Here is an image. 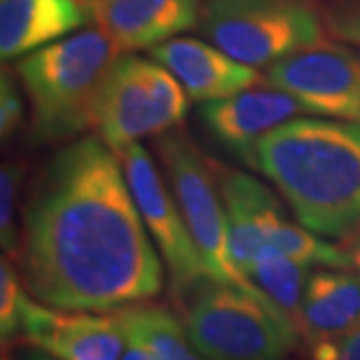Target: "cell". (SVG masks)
<instances>
[{
	"label": "cell",
	"mask_w": 360,
	"mask_h": 360,
	"mask_svg": "<svg viewBox=\"0 0 360 360\" xmlns=\"http://www.w3.org/2000/svg\"><path fill=\"white\" fill-rule=\"evenodd\" d=\"M11 260L32 298L52 309L110 312L165 286L120 156L98 136L66 142L40 170Z\"/></svg>",
	"instance_id": "1"
},
{
	"label": "cell",
	"mask_w": 360,
	"mask_h": 360,
	"mask_svg": "<svg viewBox=\"0 0 360 360\" xmlns=\"http://www.w3.org/2000/svg\"><path fill=\"white\" fill-rule=\"evenodd\" d=\"M248 167L283 194L292 214L322 238L360 226V124L292 118L258 142Z\"/></svg>",
	"instance_id": "2"
},
{
	"label": "cell",
	"mask_w": 360,
	"mask_h": 360,
	"mask_svg": "<svg viewBox=\"0 0 360 360\" xmlns=\"http://www.w3.org/2000/svg\"><path fill=\"white\" fill-rule=\"evenodd\" d=\"M120 52L104 30L90 28L16 63V75L30 104L34 141L70 142L92 127L96 98Z\"/></svg>",
	"instance_id": "3"
},
{
	"label": "cell",
	"mask_w": 360,
	"mask_h": 360,
	"mask_svg": "<svg viewBox=\"0 0 360 360\" xmlns=\"http://www.w3.org/2000/svg\"><path fill=\"white\" fill-rule=\"evenodd\" d=\"M182 322L206 360H286L298 342L292 322L269 302L212 278L186 296Z\"/></svg>",
	"instance_id": "4"
},
{
	"label": "cell",
	"mask_w": 360,
	"mask_h": 360,
	"mask_svg": "<svg viewBox=\"0 0 360 360\" xmlns=\"http://www.w3.org/2000/svg\"><path fill=\"white\" fill-rule=\"evenodd\" d=\"M198 30L243 65H276L324 42L319 0H205Z\"/></svg>",
	"instance_id": "5"
},
{
	"label": "cell",
	"mask_w": 360,
	"mask_h": 360,
	"mask_svg": "<svg viewBox=\"0 0 360 360\" xmlns=\"http://www.w3.org/2000/svg\"><path fill=\"white\" fill-rule=\"evenodd\" d=\"M188 112V94L176 77L155 58L120 54L94 104L96 136L115 150L146 136L176 130Z\"/></svg>",
	"instance_id": "6"
},
{
	"label": "cell",
	"mask_w": 360,
	"mask_h": 360,
	"mask_svg": "<svg viewBox=\"0 0 360 360\" xmlns=\"http://www.w3.org/2000/svg\"><path fill=\"white\" fill-rule=\"evenodd\" d=\"M156 155L162 165L168 188L172 191L198 255L205 262L208 278L240 286L250 295L262 298L232 258L222 194L196 146L182 132L172 130L156 139Z\"/></svg>",
	"instance_id": "7"
},
{
	"label": "cell",
	"mask_w": 360,
	"mask_h": 360,
	"mask_svg": "<svg viewBox=\"0 0 360 360\" xmlns=\"http://www.w3.org/2000/svg\"><path fill=\"white\" fill-rule=\"evenodd\" d=\"M118 156L144 226L167 266L170 290L176 298H186L208 274L172 191L141 142Z\"/></svg>",
	"instance_id": "8"
},
{
	"label": "cell",
	"mask_w": 360,
	"mask_h": 360,
	"mask_svg": "<svg viewBox=\"0 0 360 360\" xmlns=\"http://www.w3.org/2000/svg\"><path fill=\"white\" fill-rule=\"evenodd\" d=\"M264 84L292 94L307 112L360 124V51L321 42L269 66Z\"/></svg>",
	"instance_id": "9"
},
{
	"label": "cell",
	"mask_w": 360,
	"mask_h": 360,
	"mask_svg": "<svg viewBox=\"0 0 360 360\" xmlns=\"http://www.w3.org/2000/svg\"><path fill=\"white\" fill-rule=\"evenodd\" d=\"M22 336L56 360H120L127 335L116 314L52 309L28 298Z\"/></svg>",
	"instance_id": "10"
},
{
	"label": "cell",
	"mask_w": 360,
	"mask_h": 360,
	"mask_svg": "<svg viewBox=\"0 0 360 360\" xmlns=\"http://www.w3.org/2000/svg\"><path fill=\"white\" fill-rule=\"evenodd\" d=\"M302 112H307V108L292 94L270 84L266 89L252 86L200 106L206 130L246 165L258 142L269 132Z\"/></svg>",
	"instance_id": "11"
},
{
	"label": "cell",
	"mask_w": 360,
	"mask_h": 360,
	"mask_svg": "<svg viewBox=\"0 0 360 360\" xmlns=\"http://www.w3.org/2000/svg\"><path fill=\"white\" fill-rule=\"evenodd\" d=\"M150 58L172 72L196 103L232 96L264 82L258 68L234 60L208 40L176 37L150 49Z\"/></svg>",
	"instance_id": "12"
},
{
	"label": "cell",
	"mask_w": 360,
	"mask_h": 360,
	"mask_svg": "<svg viewBox=\"0 0 360 360\" xmlns=\"http://www.w3.org/2000/svg\"><path fill=\"white\" fill-rule=\"evenodd\" d=\"M94 22L120 51L155 49L193 28L198 0H92Z\"/></svg>",
	"instance_id": "13"
},
{
	"label": "cell",
	"mask_w": 360,
	"mask_h": 360,
	"mask_svg": "<svg viewBox=\"0 0 360 360\" xmlns=\"http://www.w3.org/2000/svg\"><path fill=\"white\" fill-rule=\"evenodd\" d=\"M94 20L92 0H0L2 60L22 58Z\"/></svg>",
	"instance_id": "14"
},
{
	"label": "cell",
	"mask_w": 360,
	"mask_h": 360,
	"mask_svg": "<svg viewBox=\"0 0 360 360\" xmlns=\"http://www.w3.org/2000/svg\"><path fill=\"white\" fill-rule=\"evenodd\" d=\"M219 188L229 222L232 258L245 274L257 255L270 248L274 232L281 229L286 217L278 198L250 174L226 170Z\"/></svg>",
	"instance_id": "15"
},
{
	"label": "cell",
	"mask_w": 360,
	"mask_h": 360,
	"mask_svg": "<svg viewBox=\"0 0 360 360\" xmlns=\"http://www.w3.org/2000/svg\"><path fill=\"white\" fill-rule=\"evenodd\" d=\"M360 326V274L321 269L310 274L298 314V336L314 348L342 340Z\"/></svg>",
	"instance_id": "16"
},
{
	"label": "cell",
	"mask_w": 360,
	"mask_h": 360,
	"mask_svg": "<svg viewBox=\"0 0 360 360\" xmlns=\"http://www.w3.org/2000/svg\"><path fill=\"white\" fill-rule=\"evenodd\" d=\"M310 270L312 266L309 264L274 248H266L246 266L245 276L258 295L296 328L304 290L312 274Z\"/></svg>",
	"instance_id": "17"
},
{
	"label": "cell",
	"mask_w": 360,
	"mask_h": 360,
	"mask_svg": "<svg viewBox=\"0 0 360 360\" xmlns=\"http://www.w3.org/2000/svg\"><path fill=\"white\" fill-rule=\"evenodd\" d=\"M124 330H130L155 350L160 360H206L174 312L156 304H134L115 312Z\"/></svg>",
	"instance_id": "18"
},
{
	"label": "cell",
	"mask_w": 360,
	"mask_h": 360,
	"mask_svg": "<svg viewBox=\"0 0 360 360\" xmlns=\"http://www.w3.org/2000/svg\"><path fill=\"white\" fill-rule=\"evenodd\" d=\"M25 186V165L18 160H6L0 170V245L8 258L16 257L20 246L18 212Z\"/></svg>",
	"instance_id": "19"
},
{
	"label": "cell",
	"mask_w": 360,
	"mask_h": 360,
	"mask_svg": "<svg viewBox=\"0 0 360 360\" xmlns=\"http://www.w3.org/2000/svg\"><path fill=\"white\" fill-rule=\"evenodd\" d=\"M30 296L26 295L22 276L11 258L0 260V336L13 340L22 335V319Z\"/></svg>",
	"instance_id": "20"
},
{
	"label": "cell",
	"mask_w": 360,
	"mask_h": 360,
	"mask_svg": "<svg viewBox=\"0 0 360 360\" xmlns=\"http://www.w3.org/2000/svg\"><path fill=\"white\" fill-rule=\"evenodd\" d=\"M25 118V98L13 75L6 70L0 77V136L2 141L13 139Z\"/></svg>",
	"instance_id": "21"
},
{
	"label": "cell",
	"mask_w": 360,
	"mask_h": 360,
	"mask_svg": "<svg viewBox=\"0 0 360 360\" xmlns=\"http://www.w3.org/2000/svg\"><path fill=\"white\" fill-rule=\"evenodd\" d=\"M326 22L333 37L360 51V2L338 4L326 14Z\"/></svg>",
	"instance_id": "22"
},
{
	"label": "cell",
	"mask_w": 360,
	"mask_h": 360,
	"mask_svg": "<svg viewBox=\"0 0 360 360\" xmlns=\"http://www.w3.org/2000/svg\"><path fill=\"white\" fill-rule=\"evenodd\" d=\"M312 360H360V326L342 340L310 348Z\"/></svg>",
	"instance_id": "23"
},
{
	"label": "cell",
	"mask_w": 360,
	"mask_h": 360,
	"mask_svg": "<svg viewBox=\"0 0 360 360\" xmlns=\"http://www.w3.org/2000/svg\"><path fill=\"white\" fill-rule=\"evenodd\" d=\"M124 335H127V347H124L120 360H160L158 354L142 340L141 336H136L130 330H124Z\"/></svg>",
	"instance_id": "24"
},
{
	"label": "cell",
	"mask_w": 360,
	"mask_h": 360,
	"mask_svg": "<svg viewBox=\"0 0 360 360\" xmlns=\"http://www.w3.org/2000/svg\"><path fill=\"white\" fill-rule=\"evenodd\" d=\"M342 248L347 250L348 260H350V270H354L356 274H360V226L350 236L345 238Z\"/></svg>",
	"instance_id": "25"
},
{
	"label": "cell",
	"mask_w": 360,
	"mask_h": 360,
	"mask_svg": "<svg viewBox=\"0 0 360 360\" xmlns=\"http://www.w3.org/2000/svg\"><path fill=\"white\" fill-rule=\"evenodd\" d=\"M4 360H56L52 359V356H49L46 352H42V350H32V352H26V354H22L20 359H4Z\"/></svg>",
	"instance_id": "26"
}]
</instances>
